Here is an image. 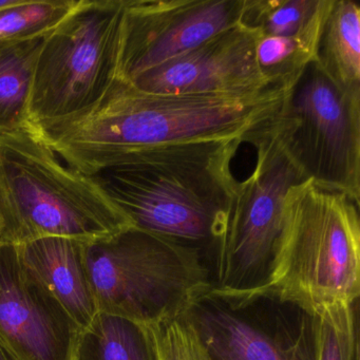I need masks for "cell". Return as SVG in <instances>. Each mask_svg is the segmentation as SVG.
<instances>
[{
  "label": "cell",
  "instance_id": "obj_1",
  "mask_svg": "<svg viewBox=\"0 0 360 360\" xmlns=\"http://www.w3.org/2000/svg\"><path fill=\"white\" fill-rule=\"evenodd\" d=\"M246 139H199L125 151L90 176L132 226L195 250L212 275L238 181L231 159Z\"/></svg>",
  "mask_w": 360,
  "mask_h": 360
},
{
  "label": "cell",
  "instance_id": "obj_2",
  "mask_svg": "<svg viewBox=\"0 0 360 360\" xmlns=\"http://www.w3.org/2000/svg\"><path fill=\"white\" fill-rule=\"evenodd\" d=\"M288 91L244 96H174L138 91L115 82L89 117L41 136L73 169L90 176L132 149L199 139L242 136L277 112Z\"/></svg>",
  "mask_w": 360,
  "mask_h": 360
},
{
  "label": "cell",
  "instance_id": "obj_3",
  "mask_svg": "<svg viewBox=\"0 0 360 360\" xmlns=\"http://www.w3.org/2000/svg\"><path fill=\"white\" fill-rule=\"evenodd\" d=\"M130 221L29 126L0 134V245L109 237Z\"/></svg>",
  "mask_w": 360,
  "mask_h": 360
},
{
  "label": "cell",
  "instance_id": "obj_4",
  "mask_svg": "<svg viewBox=\"0 0 360 360\" xmlns=\"http://www.w3.org/2000/svg\"><path fill=\"white\" fill-rule=\"evenodd\" d=\"M359 206L311 180L292 187L269 288L315 309L359 299Z\"/></svg>",
  "mask_w": 360,
  "mask_h": 360
},
{
  "label": "cell",
  "instance_id": "obj_5",
  "mask_svg": "<svg viewBox=\"0 0 360 360\" xmlns=\"http://www.w3.org/2000/svg\"><path fill=\"white\" fill-rule=\"evenodd\" d=\"M126 0H79L44 39L35 66L30 127L64 131L89 117L117 82Z\"/></svg>",
  "mask_w": 360,
  "mask_h": 360
},
{
  "label": "cell",
  "instance_id": "obj_6",
  "mask_svg": "<svg viewBox=\"0 0 360 360\" xmlns=\"http://www.w3.org/2000/svg\"><path fill=\"white\" fill-rule=\"evenodd\" d=\"M86 263L98 313L144 326L180 317L212 288L201 255L134 226L88 241Z\"/></svg>",
  "mask_w": 360,
  "mask_h": 360
},
{
  "label": "cell",
  "instance_id": "obj_7",
  "mask_svg": "<svg viewBox=\"0 0 360 360\" xmlns=\"http://www.w3.org/2000/svg\"><path fill=\"white\" fill-rule=\"evenodd\" d=\"M269 117L250 134L256 149L252 174L238 182L212 265V288L248 292L269 288L277 263L284 199L304 182L280 146Z\"/></svg>",
  "mask_w": 360,
  "mask_h": 360
},
{
  "label": "cell",
  "instance_id": "obj_8",
  "mask_svg": "<svg viewBox=\"0 0 360 360\" xmlns=\"http://www.w3.org/2000/svg\"><path fill=\"white\" fill-rule=\"evenodd\" d=\"M269 125L305 180L360 202V88L338 87L313 60Z\"/></svg>",
  "mask_w": 360,
  "mask_h": 360
},
{
  "label": "cell",
  "instance_id": "obj_9",
  "mask_svg": "<svg viewBox=\"0 0 360 360\" xmlns=\"http://www.w3.org/2000/svg\"><path fill=\"white\" fill-rule=\"evenodd\" d=\"M182 316L208 360H318L317 311L273 288H210Z\"/></svg>",
  "mask_w": 360,
  "mask_h": 360
},
{
  "label": "cell",
  "instance_id": "obj_10",
  "mask_svg": "<svg viewBox=\"0 0 360 360\" xmlns=\"http://www.w3.org/2000/svg\"><path fill=\"white\" fill-rule=\"evenodd\" d=\"M244 0H126L117 81L128 84L239 24Z\"/></svg>",
  "mask_w": 360,
  "mask_h": 360
},
{
  "label": "cell",
  "instance_id": "obj_11",
  "mask_svg": "<svg viewBox=\"0 0 360 360\" xmlns=\"http://www.w3.org/2000/svg\"><path fill=\"white\" fill-rule=\"evenodd\" d=\"M82 332L15 246L0 245V342L18 360H75Z\"/></svg>",
  "mask_w": 360,
  "mask_h": 360
},
{
  "label": "cell",
  "instance_id": "obj_12",
  "mask_svg": "<svg viewBox=\"0 0 360 360\" xmlns=\"http://www.w3.org/2000/svg\"><path fill=\"white\" fill-rule=\"evenodd\" d=\"M127 86L146 94L212 96H252L271 88L257 65L252 33L239 24Z\"/></svg>",
  "mask_w": 360,
  "mask_h": 360
},
{
  "label": "cell",
  "instance_id": "obj_13",
  "mask_svg": "<svg viewBox=\"0 0 360 360\" xmlns=\"http://www.w3.org/2000/svg\"><path fill=\"white\" fill-rule=\"evenodd\" d=\"M86 240L48 237L15 246L22 266L85 330L98 314L86 263Z\"/></svg>",
  "mask_w": 360,
  "mask_h": 360
},
{
  "label": "cell",
  "instance_id": "obj_14",
  "mask_svg": "<svg viewBox=\"0 0 360 360\" xmlns=\"http://www.w3.org/2000/svg\"><path fill=\"white\" fill-rule=\"evenodd\" d=\"M314 62L342 89L360 88V8L333 0L316 46Z\"/></svg>",
  "mask_w": 360,
  "mask_h": 360
},
{
  "label": "cell",
  "instance_id": "obj_15",
  "mask_svg": "<svg viewBox=\"0 0 360 360\" xmlns=\"http://www.w3.org/2000/svg\"><path fill=\"white\" fill-rule=\"evenodd\" d=\"M45 37L0 43V134L30 126L33 77Z\"/></svg>",
  "mask_w": 360,
  "mask_h": 360
},
{
  "label": "cell",
  "instance_id": "obj_16",
  "mask_svg": "<svg viewBox=\"0 0 360 360\" xmlns=\"http://www.w3.org/2000/svg\"><path fill=\"white\" fill-rule=\"evenodd\" d=\"M333 0H244L239 25L254 34L278 35L317 46Z\"/></svg>",
  "mask_w": 360,
  "mask_h": 360
},
{
  "label": "cell",
  "instance_id": "obj_17",
  "mask_svg": "<svg viewBox=\"0 0 360 360\" xmlns=\"http://www.w3.org/2000/svg\"><path fill=\"white\" fill-rule=\"evenodd\" d=\"M75 360H159L150 326L98 313L82 332Z\"/></svg>",
  "mask_w": 360,
  "mask_h": 360
},
{
  "label": "cell",
  "instance_id": "obj_18",
  "mask_svg": "<svg viewBox=\"0 0 360 360\" xmlns=\"http://www.w3.org/2000/svg\"><path fill=\"white\" fill-rule=\"evenodd\" d=\"M79 0H15L0 9V43L45 37Z\"/></svg>",
  "mask_w": 360,
  "mask_h": 360
},
{
  "label": "cell",
  "instance_id": "obj_19",
  "mask_svg": "<svg viewBox=\"0 0 360 360\" xmlns=\"http://www.w3.org/2000/svg\"><path fill=\"white\" fill-rule=\"evenodd\" d=\"M318 360H360L359 299L316 309Z\"/></svg>",
  "mask_w": 360,
  "mask_h": 360
},
{
  "label": "cell",
  "instance_id": "obj_20",
  "mask_svg": "<svg viewBox=\"0 0 360 360\" xmlns=\"http://www.w3.org/2000/svg\"><path fill=\"white\" fill-rule=\"evenodd\" d=\"M149 326L159 360H208L193 328L183 316Z\"/></svg>",
  "mask_w": 360,
  "mask_h": 360
},
{
  "label": "cell",
  "instance_id": "obj_21",
  "mask_svg": "<svg viewBox=\"0 0 360 360\" xmlns=\"http://www.w3.org/2000/svg\"><path fill=\"white\" fill-rule=\"evenodd\" d=\"M0 360H18L3 343L0 342Z\"/></svg>",
  "mask_w": 360,
  "mask_h": 360
},
{
  "label": "cell",
  "instance_id": "obj_22",
  "mask_svg": "<svg viewBox=\"0 0 360 360\" xmlns=\"http://www.w3.org/2000/svg\"><path fill=\"white\" fill-rule=\"evenodd\" d=\"M14 1H15V0H0V9L7 7V6L12 5Z\"/></svg>",
  "mask_w": 360,
  "mask_h": 360
}]
</instances>
